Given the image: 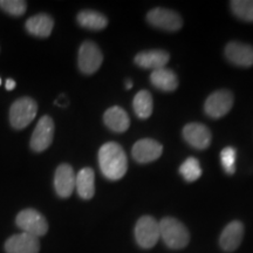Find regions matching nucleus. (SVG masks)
<instances>
[{"mask_svg": "<svg viewBox=\"0 0 253 253\" xmlns=\"http://www.w3.org/2000/svg\"><path fill=\"white\" fill-rule=\"evenodd\" d=\"M99 166L102 175L109 181H119L126 173L128 160L119 143L108 142L99 150Z\"/></svg>", "mask_w": 253, "mask_h": 253, "instance_id": "f257e3e1", "label": "nucleus"}, {"mask_svg": "<svg viewBox=\"0 0 253 253\" xmlns=\"http://www.w3.org/2000/svg\"><path fill=\"white\" fill-rule=\"evenodd\" d=\"M158 223H160L161 238L168 248L181 250L189 244L190 233L182 221L172 217H166Z\"/></svg>", "mask_w": 253, "mask_h": 253, "instance_id": "f03ea898", "label": "nucleus"}, {"mask_svg": "<svg viewBox=\"0 0 253 253\" xmlns=\"http://www.w3.org/2000/svg\"><path fill=\"white\" fill-rule=\"evenodd\" d=\"M38 103L31 97H21L14 101L9 108V123L17 130L26 128L36 119Z\"/></svg>", "mask_w": 253, "mask_h": 253, "instance_id": "7ed1b4c3", "label": "nucleus"}, {"mask_svg": "<svg viewBox=\"0 0 253 253\" xmlns=\"http://www.w3.org/2000/svg\"><path fill=\"white\" fill-rule=\"evenodd\" d=\"M15 223L23 230V232L37 237V238L45 236L48 231V223L46 218L34 209H25L20 211L15 218Z\"/></svg>", "mask_w": 253, "mask_h": 253, "instance_id": "20e7f679", "label": "nucleus"}, {"mask_svg": "<svg viewBox=\"0 0 253 253\" xmlns=\"http://www.w3.org/2000/svg\"><path fill=\"white\" fill-rule=\"evenodd\" d=\"M135 238L142 249H151L161 238L160 223L151 216H143L135 226Z\"/></svg>", "mask_w": 253, "mask_h": 253, "instance_id": "39448f33", "label": "nucleus"}, {"mask_svg": "<svg viewBox=\"0 0 253 253\" xmlns=\"http://www.w3.org/2000/svg\"><path fill=\"white\" fill-rule=\"evenodd\" d=\"M147 21L151 26L167 32H177L183 27V19L172 9L156 7L148 12Z\"/></svg>", "mask_w": 253, "mask_h": 253, "instance_id": "423d86ee", "label": "nucleus"}, {"mask_svg": "<svg viewBox=\"0 0 253 253\" xmlns=\"http://www.w3.org/2000/svg\"><path fill=\"white\" fill-rule=\"evenodd\" d=\"M233 101H235V97H233L232 91L227 89L216 90L209 95L205 101L204 112L209 118L220 119L230 112L233 106Z\"/></svg>", "mask_w": 253, "mask_h": 253, "instance_id": "0eeeda50", "label": "nucleus"}, {"mask_svg": "<svg viewBox=\"0 0 253 253\" xmlns=\"http://www.w3.org/2000/svg\"><path fill=\"white\" fill-rule=\"evenodd\" d=\"M103 61V55L99 46L93 41H84L80 46L78 65L84 74L90 75L99 71Z\"/></svg>", "mask_w": 253, "mask_h": 253, "instance_id": "6e6552de", "label": "nucleus"}, {"mask_svg": "<svg viewBox=\"0 0 253 253\" xmlns=\"http://www.w3.org/2000/svg\"><path fill=\"white\" fill-rule=\"evenodd\" d=\"M54 137V122L49 116H42L38 122L31 137V149L36 153L45 151Z\"/></svg>", "mask_w": 253, "mask_h": 253, "instance_id": "1a4fd4ad", "label": "nucleus"}, {"mask_svg": "<svg viewBox=\"0 0 253 253\" xmlns=\"http://www.w3.org/2000/svg\"><path fill=\"white\" fill-rule=\"evenodd\" d=\"M163 153V145L153 138H142L134 144L131 154L137 163L147 164L156 161Z\"/></svg>", "mask_w": 253, "mask_h": 253, "instance_id": "9d476101", "label": "nucleus"}, {"mask_svg": "<svg viewBox=\"0 0 253 253\" xmlns=\"http://www.w3.org/2000/svg\"><path fill=\"white\" fill-rule=\"evenodd\" d=\"M224 53L227 61L232 65L244 68L253 66V46L249 43L231 41L225 46Z\"/></svg>", "mask_w": 253, "mask_h": 253, "instance_id": "9b49d317", "label": "nucleus"}, {"mask_svg": "<svg viewBox=\"0 0 253 253\" xmlns=\"http://www.w3.org/2000/svg\"><path fill=\"white\" fill-rule=\"evenodd\" d=\"M183 137L186 143L198 150H204L211 143V131L202 123H188L183 128Z\"/></svg>", "mask_w": 253, "mask_h": 253, "instance_id": "f8f14e48", "label": "nucleus"}, {"mask_svg": "<svg viewBox=\"0 0 253 253\" xmlns=\"http://www.w3.org/2000/svg\"><path fill=\"white\" fill-rule=\"evenodd\" d=\"M74 169L69 164H60L54 175V188L56 194L61 198H68L75 189Z\"/></svg>", "mask_w": 253, "mask_h": 253, "instance_id": "ddd939ff", "label": "nucleus"}, {"mask_svg": "<svg viewBox=\"0 0 253 253\" xmlns=\"http://www.w3.org/2000/svg\"><path fill=\"white\" fill-rule=\"evenodd\" d=\"M6 253H39L40 242L37 237L21 232L6 240Z\"/></svg>", "mask_w": 253, "mask_h": 253, "instance_id": "4468645a", "label": "nucleus"}, {"mask_svg": "<svg viewBox=\"0 0 253 253\" xmlns=\"http://www.w3.org/2000/svg\"><path fill=\"white\" fill-rule=\"evenodd\" d=\"M244 237V225L242 221L233 220L224 227L219 237V245L225 252H233L242 244Z\"/></svg>", "mask_w": 253, "mask_h": 253, "instance_id": "2eb2a0df", "label": "nucleus"}, {"mask_svg": "<svg viewBox=\"0 0 253 253\" xmlns=\"http://www.w3.org/2000/svg\"><path fill=\"white\" fill-rule=\"evenodd\" d=\"M169 60L170 55L167 50L151 49L138 53V54L135 56L134 61L138 67L156 71V69L164 68V66L169 62Z\"/></svg>", "mask_w": 253, "mask_h": 253, "instance_id": "dca6fc26", "label": "nucleus"}, {"mask_svg": "<svg viewBox=\"0 0 253 253\" xmlns=\"http://www.w3.org/2000/svg\"><path fill=\"white\" fill-rule=\"evenodd\" d=\"M103 122L114 132H125L130 126V119L121 107H110L103 114Z\"/></svg>", "mask_w": 253, "mask_h": 253, "instance_id": "f3484780", "label": "nucleus"}, {"mask_svg": "<svg viewBox=\"0 0 253 253\" xmlns=\"http://www.w3.org/2000/svg\"><path fill=\"white\" fill-rule=\"evenodd\" d=\"M54 20L48 14L40 13L33 15L26 21V30L30 34L39 38H47L52 33Z\"/></svg>", "mask_w": 253, "mask_h": 253, "instance_id": "a211bd4d", "label": "nucleus"}, {"mask_svg": "<svg viewBox=\"0 0 253 253\" xmlns=\"http://www.w3.org/2000/svg\"><path fill=\"white\" fill-rule=\"evenodd\" d=\"M150 82L155 88L162 91H173L178 87V78L175 72L166 67L151 72Z\"/></svg>", "mask_w": 253, "mask_h": 253, "instance_id": "6ab92c4d", "label": "nucleus"}, {"mask_svg": "<svg viewBox=\"0 0 253 253\" xmlns=\"http://www.w3.org/2000/svg\"><path fill=\"white\" fill-rule=\"evenodd\" d=\"M75 189L82 199L93 198L95 194V173L91 168L81 169L75 178Z\"/></svg>", "mask_w": 253, "mask_h": 253, "instance_id": "aec40b11", "label": "nucleus"}, {"mask_svg": "<svg viewBox=\"0 0 253 253\" xmlns=\"http://www.w3.org/2000/svg\"><path fill=\"white\" fill-rule=\"evenodd\" d=\"M77 20L81 27L91 31H101L108 26V19L100 12L93 9H84L78 14Z\"/></svg>", "mask_w": 253, "mask_h": 253, "instance_id": "412c9836", "label": "nucleus"}, {"mask_svg": "<svg viewBox=\"0 0 253 253\" xmlns=\"http://www.w3.org/2000/svg\"><path fill=\"white\" fill-rule=\"evenodd\" d=\"M132 107H134V112L138 119H149L154 110L153 96L148 90H140L132 100Z\"/></svg>", "mask_w": 253, "mask_h": 253, "instance_id": "4be33fe9", "label": "nucleus"}, {"mask_svg": "<svg viewBox=\"0 0 253 253\" xmlns=\"http://www.w3.org/2000/svg\"><path fill=\"white\" fill-rule=\"evenodd\" d=\"M230 7L232 13L240 20L253 23V0H232Z\"/></svg>", "mask_w": 253, "mask_h": 253, "instance_id": "5701e85b", "label": "nucleus"}, {"mask_svg": "<svg viewBox=\"0 0 253 253\" xmlns=\"http://www.w3.org/2000/svg\"><path fill=\"white\" fill-rule=\"evenodd\" d=\"M179 173L186 182L192 183L197 181L199 177L202 176L201 163L195 157L186 158L184 162L182 163V166L179 167Z\"/></svg>", "mask_w": 253, "mask_h": 253, "instance_id": "b1692460", "label": "nucleus"}, {"mask_svg": "<svg viewBox=\"0 0 253 253\" xmlns=\"http://www.w3.org/2000/svg\"><path fill=\"white\" fill-rule=\"evenodd\" d=\"M237 151L233 147H225L220 151V163L224 171L227 175H233L236 172Z\"/></svg>", "mask_w": 253, "mask_h": 253, "instance_id": "393cba45", "label": "nucleus"}, {"mask_svg": "<svg viewBox=\"0 0 253 253\" xmlns=\"http://www.w3.org/2000/svg\"><path fill=\"white\" fill-rule=\"evenodd\" d=\"M0 8L9 15L20 17L27 9V2L24 0H0Z\"/></svg>", "mask_w": 253, "mask_h": 253, "instance_id": "a878e982", "label": "nucleus"}, {"mask_svg": "<svg viewBox=\"0 0 253 253\" xmlns=\"http://www.w3.org/2000/svg\"><path fill=\"white\" fill-rule=\"evenodd\" d=\"M54 103H55V104H58L59 107H62V108H63V107L67 106V104H68V101H67V99H66V97H65V95H61V96H60L59 99L56 100Z\"/></svg>", "mask_w": 253, "mask_h": 253, "instance_id": "bb28decb", "label": "nucleus"}, {"mask_svg": "<svg viewBox=\"0 0 253 253\" xmlns=\"http://www.w3.org/2000/svg\"><path fill=\"white\" fill-rule=\"evenodd\" d=\"M15 81L13 79H8V80H6V89L7 90H13L14 87H15Z\"/></svg>", "mask_w": 253, "mask_h": 253, "instance_id": "cd10ccee", "label": "nucleus"}, {"mask_svg": "<svg viewBox=\"0 0 253 253\" xmlns=\"http://www.w3.org/2000/svg\"><path fill=\"white\" fill-rule=\"evenodd\" d=\"M131 87H132V82L130 80H126V89H131Z\"/></svg>", "mask_w": 253, "mask_h": 253, "instance_id": "c85d7f7f", "label": "nucleus"}, {"mask_svg": "<svg viewBox=\"0 0 253 253\" xmlns=\"http://www.w3.org/2000/svg\"><path fill=\"white\" fill-rule=\"evenodd\" d=\"M0 84H1V79H0Z\"/></svg>", "mask_w": 253, "mask_h": 253, "instance_id": "c756f323", "label": "nucleus"}]
</instances>
